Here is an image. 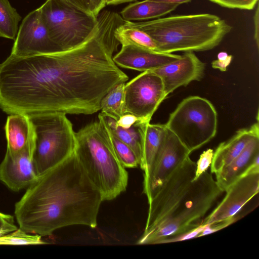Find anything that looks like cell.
Returning a JSON list of instances; mask_svg holds the SVG:
<instances>
[{
  "mask_svg": "<svg viewBox=\"0 0 259 259\" xmlns=\"http://www.w3.org/2000/svg\"><path fill=\"white\" fill-rule=\"evenodd\" d=\"M7 142L6 153L14 156L35 140L33 125L28 115L11 114L5 126Z\"/></svg>",
  "mask_w": 259,
  "mask_h": 259,
  "instance_id": "obj_19",
  "label": "cell"
},
{
  "mask_svg": "<svg viewBox=\"0 0 259 259\" xmlns=\"http://www.w3.org/2000/svg\"><path fill=\"white\" fill-rule=\"evenodd\" d=\"M98 118L104 122L114 135L133 150L140 164L142 156L143 128L147 123L140 122L129 128H123L117 125L116 120L101 113H99Z\"/></svg>",
  "mask_w": 259,
  "mask_h": 259,
  "instance_id": "obj_22",
  "label": "cell"
},
{
  "mask_svg": "<svg viewBox=\"0 0 259 259\" xmlns=\"http://www.w3.org/2000/svg\"><path fill=\"white\" fill-rule=\"evenodd\" d=\"M205 68V63L193 52H186L179 59L152 71L162 79L167 97L177 88L201 80Z\"/></svg>",
  "mask_w": 259,
  "mask_h": 259,
  "instance_id": "obj_14",
  "label": "cell"
},
{
  "mask_svg": "<svg viewBox=\"0 0 259 259\" xmlns=\"http://www.w3.org/2000/svg\"><path fill=\"white\" fill-rule=\"evenodd\" d=\"M254 23V39L257 49L259 48V8L257 5L255 14L253 17Z\"/></svg>",
  "mask_w": 259,
  "mask_h": 259,
  "instance_id": "obj_35",
  "label": "cell"
},
{
  "mask_svg": "<svg viewBox=\"0 0 259 259\" xmlns=\"http://www.w3.org/2000/svg\"><path fill=\"white\" fill-rule=\"evenodd\" d=\"M28 115L35 133L32 161L38 176L74 153L76 133L65 114L44 113Z\"/></svg>",
  "mask_w": 259,
  "mask_h": 259,
  "instance_id": "obj_6",
  "label": "cell"
},
{
  "mask_svg": "<svg viewBox=\"0 0 259 259\" xmlns=\"http://www.w3.org/2000/svg\"><path fill=\"white\" fill-rule=\"evenodd\" d=\"M41 236L37 234L29 235L21 229L0 236V245L43 244Z\"/></svg>",
  "mask_w": 259,
  "mask_h": 259,
  "instance_id": "obj_27",
  "label": "cell"
},
{
  "mask_svg": "<svg viewBox=\"0 0 259 259\" xmlns=\"http://www.w3.org/2000/svg\"><path fill=\"white\" fill-rule=\"evenodd\" d=\"M137 0H107V5H116L122 3L131 2Z\"/></svg>",
  "mask_w": 259,
  "mask_h": 259,
  "instance_id": "obj_38",
  "label": "cell"
},
{
  "mask_svg": "<svg viewBox=\"0 0 259 259\" xmlns=\"http://www.w3.org/2000/svg\"><path fill=\"white\" fill-rule=\"evenodd\" d=\"M90 12L98 16L101 11L106 5L107 0H89Z\"/></svg>",
  "mask_w": 259,
  "mask_h": 259,
  "instance_id": "obj_33",
  "label": "cell"
},
{
  "mask_svg": "<svg viewBox=\"0 0 259 259\" xmlns=\"http://www.w3.org/2000/svg\"><path fill=\"white\" fill-rule=\"evenodd\" d=\"M115 34L121 46L131 45L157 51V45L150 36L139 29L128 25L126 21L117 28Z\"/></svg>",
  "mask_w": 259,
  "mask_h": 259,
  "instance_id": "obj_23",
  "label": "cell"
},
{
  "mask_svg": "<svg viewBox=\"0 0 259 259\" xmlns=\"http://www.w3.org/2000/svg\"><path fill=\"white\" fill-rule=\"evenodd\" d=\"M99 120L102 122L111 147L122 165L125 168H135L139 166L140 161L133 150L114 135L102 120Z\"/></svg>",
  "mask_w": 259,
  "mask_h": 259,
  "instance_id": "obj_26",
  "label": "cell"
},
{
  "mask_svg": "<svg viewBox=\"0 0 259 259\" xmlns=\"http://www.w3.org/2000/svg\"><path fill=\"white\" fill-rule=\"evenodd\" d=\"M17 229L15 224L13 216L0 212V236L12 232Z\"/></svg>",
  "mask_w": 259,
  "mask_h": 259,
  "instance_id": "obj_31",
  "label": "cell"
},
{
  "mask_svg": "<svg viewBox=\"0 0 259 259\" xmlns=\"http://www.w3.org/2000/svg\"><path fill=\"white\" fill-rule=\"evenodd\" d=\"M102 201L74 153L38 176L16 203L14 213L20 229L45 236L72 225L95 228Z\"/></svg>",
  "mask_w": 259,
  "mask_h": 259,
  "instance_id": "obj_2",
  "label": "cell"
},
{
  "mask_svg": "<svg viewBox=\"0 0 259 259\" xmlns=\"http://www.w3.org/2000/svg\"><path fill=\"white\" fill-rule=\"evenodd\" d=\"M228 55L227 53L222 52H220L218 55V59L219 60H224L226 59L228 57Z\"/></svg>",
  "mask_w": 259,
  "mask_h": 259,
  "instance_id": "obj_39",
  "label": "cell"
},
{
  "mask_svg": "<svg viewBox=\"0 0 259 259\" xmlns=\"http://www.w3.org/2000/svg\"><path fill=\"white\" fill-rule=\"evenodd\" d=\"M196 164L188 157L168 177L148 202L143 233L154 229L166 220L184 198L195 178Z\"/></svg>",
  "mask_w": 259,
  "mask_h": 259,
  "instance_id": "obj_9",
  "label": "cell"
},
{
  "mask_svg": "<svg viewBox=\"0 0 259 259\" xmlns=\"http://www.w3.org/2000/svg\"><path fill=\"white\" fill-rule=\"evenodd\" d=\"M66 2L86 11L90 12L89 0H65Z\"/></svg>",
  "mask_w": 259,
  "mask_h": 259,
  "instance_id": "obj_36",
  "label": "cell"
},
{
  "mask_svg": "<svg viewBox=\"0 0 259 259\" xmlns=\"http://www.w3.org/2000/svg\"><path fill=\"white\" fill-rule=\"evenodd\" d=\"M10 55L27 57L62 51L50 38L37 8L22 20Z\"/></svg>",
  "mask_w": 259,
  "mask_h": 259,
  "instance_id": "obj_12",
  "label": "cell"
},
{
  "mask_svg": "<svg viewBox=\"0 0 259 259\" xmlns=\"http://www.w3.org/2000/svg\"><path fill=\"white\" fill-rule=\"evenodd\" d=\"M191 152L167 130L163 144L148 172L144 175L143 193L148 202L157 193L168 177Z\"/></svg>",
  "mask_w": 259,
  "mask_h": 259,
  "instance_id": "obj_11",
  "label": "cell"
},
{
  "mask_svg": "<svg viewBox=\"0 0 259 259\" xmlns=\"http://www.w3.org/2000/svg\"><path fill=\"white\" fill-rule=\"evenodd\" d=\"M166 97L161 77L152 70L143 71L125 84V113L149 123Z\"/></svg>",
  "mask_w": 259,
  "mask_h": 259,
  "instance_id": "obj_10",
  "label": "cell"
},
{
  "mask_svg": "<svg viewBox=\"0 0 259 259\" xmlns=\"http://www.w3.org/2000/svg\"><path fill=\"white\" fill-rule=\"evenodd\" d=\"M125 82L119 83L108 92L100 103L101 113L117 120L125 113Z\"/></svg>",
  "mask_w": 259,
  "mask_h": 259,
  "instance_id": "obj_24",
  "label": "cell"
},
{
  "mask_svg": "<svg viewBox=\"0 0 259 259\" xmlns=\"http://www.w3.org/2000/svg\"><path fill=\"white\" fill-rule=\"evenodd\" d=\"M206 224H201L197 227L178 235L166 238L160 242L159 244L172 243L198 237L199 234L206 227Z\"/></svg>",
  "mask_w": 259,
  "mask_h": 259,
  "instance_id": "obj_29",
  "label": "cell"
},
{
  "mask_svg": "<svg viewBox=\"0 0 259 259\" xmlns=\"http://www.w3.org/2000/svg\"><path fill=\"white\" fill-rule=\"evenodd\" d=\"M140 122L144 123L138 117L130 113H124L116 120L117 125L123 128H129Z\"/></svg>",
  "mask_w": 259,
  "mask_h": 259,
  "instance_id": "obj_32",
  "label": "cell"
},
{
  "mask_svg": "<svg viewBox=\"0 0 259 259\" xmlns=\"http://www.w3.org/2000/svg\"><path fill=\"white\" fill-rule=\"evenodd\" d=\"M97 17L96 30L76 47L7 58L1 85L13 113L92 114L100 110L101 101L108 92L128 80L113 60L120 45L115 31L125 20L107 10Z\"/></svg>",
  "mask_w": 259,
  "mask_h": 259,
  "instance_id": "obj_1",
  "label": "cell"
},
{
  "mask_svg": "<svg viewBox=\"0 0 259 259\" xmlns=\"http://www.w3.org/2000/svg\"><path fill=\"white\" fill-rule=\"evenodd\" d=\"M164 124L192 152L215 137L218 114L208 100L192 96L178 105Z\"/></svg>",
  "mask_w": 259,
  "mask_h": 259,
  "instance_id": "obj_7",
  "label": "cell"
},
{
  "mask_svg": "<svg viewBox=\"0 0 259 259\" xmlns=\"http://www.w3.org/2000/svg\"><path fill=\"white\" fill-rule=\"evenodd\" d=\"M213 150L208 149L200 155L196 164L195 176L194 179L199 177L202 174L207 171L212 162Z\"/></svg>",
  "mask_w": 259,
  "mask_h": 259,
  "instance_id": "obj_30",
  "label": "cell"
},
{
  "mask_svg": "<svg viewBox=\"0 0 259 259\" xmlns=\"http://www.w3.org/2000/svg\"><path fill=\"white\" fill-rule=\"evenodd\" d=\"M76 135L74 154L103 201L111 200L125 191L128 173L116 157L102 122L87 124Z\"/></svg>",
  "mask_w": 259,
  "mask_h": 259,
  "instance_id": "obj_4",
  "label": "cell"
},
{
  "mask_svg": "<svg viewBox=\"0 0 259 259\" xmlns=\"http://www.w3.org/2000/svg\"><path fill=\"white\" fill-rule=\"evenodd\" d=\"M256 136H259L258 121L249 128L239 130L229 140L221 143L213 152L210 165L211 173L215 174L230 164Z\"/></svg>",
  "mask_w": 259,
  "mask_h": 259,
  "instance_id": "obj_17",
  "label": "cell"
},
{
  "mask_svg": "<svg viewBox=\"0 0 259 259\" xmlns=\"http://www.w3.org/2000/svg\"><path fill=\"white\" fill-rule=\"evenodd\" d=\"M258 191L259 171L244 175L226 190L223 200L201 224H212L233 218L238 219L239 213Z\"/></svg>",
  "mask_w": 259,
  "mask_h": 259,
  "instance_id": "obj_13",
  "label": "cell"
},
{
  "mask_svg": "<svg viewBox=\"0 0 259 259\" xmlns=\"http://www.w3.org/2000/svg\"><path fill=\"white\" fill-rule=\"evenodd\" d=\"M178 6L144 0L127 6L121 11L120 16L127 21L148 20L165 16L176 10Z\"/></svg>",
  "mask_w": 259,
  "mask_h": 259,
  "instance_id": "obj_21",
  "label": "cell"
},
{
  "mask_svg": "<svg viewBox=\"0 0 259 259\" xmlns=\"http://www.w3.org/2000/svg\"><path fill=\"white\" fill-rule=\"evenodd\" d=\"M259 158V136L253 138L230 164L215 174L216 182L225 192L234 182L245 175Z\"/></svg>",
  "mask_w": 259,
  "mask_h": 259,
  "instance_id": "obj_18",
  "label": "cell"
},
{
  "mask_svg": "<svg viewBox=\"0 0 259 259\" xmlns=\"http://www.w3.org/2000/svg\"><path fill=\"white\" fill-rule=\"evenodd\" d=\"M181 56L126 45L121 46L113 60L118 66L143 72L161 67L179 59Z\"/></svg>",
  "mask_w": 259,
  "mask_h": 259,
  "instance_id": "obj_16",
  "label": "cell"
},
{
  "mask_svg": "<svg viewBox=\"0 0 259 259\" xmlns=\"http://www.w3.org/2000/svg\"><path fill=\"white\" fill-rule=\"evenodd\" d=\"M21 20L8 0H0V37L15 40Z\"/></svg>",
  "mask_w": 259,
  "mask_h": 259,
  "instance_id": "obj_25",
  "label": "cell"
},
{
  "mask_svg": "<svg viewBox=\"0 0 259 259\" xmlns=\"http://www.w3.org/2000/svg\"><path fill=\"white\" fill-rule=\"evenodd\" d=\"M34 144L35 140L14 156L6 153L0 164V180L13 191L28 188L38 177L32 161Z\"/></svg>",
  "mask_w": 259,
  "mask_h": 259,
  "instance_id": "obj_15",
  "label": "cell"
},
{
  "mask_svg": "<svg viewBox=\"0 0 259 259\" xmlns=\"http://www.w3.org/2000/svg\"><path fill=\"white\" fill-rule=\"evenodd\" d=\"M232 58V55H229L226 59L213 60L211 63L212 67L214 69H218L221 71H225L231 63Z\"/></svg>",
  "mask_w": 259,
  "mask_h": 259,
  "instance_id": "obj_34",
  "label": "cell"
},
{
  "mask_svg": "<svg viewBox=\"0 0 259 259\" xmlns=\"http://www.w3.org/2000/svg\"><path fill=\"white\" fill-rule=\"evenodd\" d=\"M167 129L165 124L145 123L143 128L142 156L140 164L144 175L150 169L164 142Z\"/></svg>",
  "mask_w": 259,
  "mask_h": 259,
  "instance_id": "obj_20",
  "label": "cell"
},
{
  "mask_svg": "<svg viewBox=\"0 0 259 259\" xmlns=\"http://www.w3.org/2000/svg\"><path fill=\"white\" fill-rule=\"evenodd\" d=\"M224 192L211 173L205 171L193 179L189 190L171 215L154 229L143 233L137 244H159L166 238L197 227Z\"/></svg>",
  "mask_w": 259,
  "mask_h": 259,
  "instance_id": "obj_5",
  "label": "cell"
},
{
  "mask_svg": "<svg viewBox=\"0 0 259 259\" xmlns=\"http://www.w3.org/2000/svg\"><path fill=\"white\" fill-rule=\"evenodd\" d=\"M158 2L170 4H176L181 5L184 3H187L191 2L192 0H152Z\"/></svg>",
  "mask_w": 259,
  "mask_h": 259,
  "instance_id": "obj_37",
  "label": "cell"
},
{
  "mask_svg": "<svg viewBox=\"0 0 259 259\" xmlns=\"http://www.w3.org/2000/svg\"><path fill=\"white\" fill-rule=\"evenodd\" d=\"M38 9L51 39L62 51L83 43L98 26V16L65 0H47Z\"/></svg>",
  "mask_w": 259,
  "mask_h": 259,
  "instance_id": "obj_8",
  "label": "cell"
},
{
  "mask_svg": "<svg viewBox=\"0 0 259 259\" xmlns=\"http://www.w3.org/2000/svg\"><path fill=\"white\" fill-rule=\"evenodd\" d=\"M222 7L229 9L251 10L254 9L258 0H209Z\"/></svg>",
  "mask_w": 259,
  "mask_h": 259,
  "instance_id": "obj_28",
  "label": "cell"
},
{
  "mask_svg": "<svg viewBox=\"0 0 259 259\" xmlns=\"http://www.w3.org/2000/svg\"><path fill=\"white\" fill-rule=\"evenodd\" d=\"M126 23L147 33L157 51L200 52L218 46L232 27L219 16L208 13L177 15L150 21Z\"/></svg>",
  "mask_w": 259,
  "mask_h": 259,
  "instance_id": "obj_3",
  "label": "cell"
}]
</instances>
